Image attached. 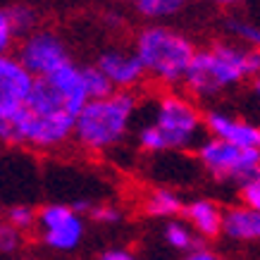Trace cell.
Masks as SVG:
<instances>
[{"label":"cell","mask_w":260,"mask_h":260,"mask_svg":"<svg viewBox=\"0 0 260 260\" xmlns=\"http://www.w3.org/2000/svg\"><path fill=\"white\" fill-rule=\"evenodd\" d=\"M162 237H165V241L172 248H177V251H198V248H203V239L198 237L196 232L191 229L189 222H179V220H170L165 224V229H162Z\"/></svg>","instance_id":"16"},{"label":"cell","mask_w":260,"mask_h":260,"mask_svg":"<svg viewBox=\"0 0 260 260\" xmlns=\"http://www.w3.org/2000/svg\"><path fill=\"white\" fill-rule=\"evenodd\" d=\"M10 15H12V24H15V31L19 36V41L39 29V12L31 5H26V3L10 5Z\"/></svg>","instance_id":"18"},{"label":"cell","mask_w":260,"mask_h":260,"mask_svg":"<svg viewBox=\"0 0 260 260\" xmlns=\"http://www.w3.org/2000/svg\"><path fill=\"white\" fill-rule=\"evenodd\" d=\"M153 115L148 122H141L136 129L139 148L160 155V153H186L193 150L208 139L205 129V110H201L193 98L177 91H165L153 103Z\"/></svg>","instance_id":"2"},{"label":"cell","mask_w":260,"mask_h":260,"mask_svg":"<svg viewBox=\"0 0 260 260\" xmlns=\"http://www.w3.org/2000/svg\"><path fill=\"white\" fill-rule=\"evenodd\" d=\"M258 79H260V74H258Z\"/></svg>","instance_id":"30"},{"label":"cell","mask_w":260,"mask_h":260,"mask_svg":"<svg viewBox=\"0 0 260 260\" xmlns=\"http://www.w3.org/2000/svg\"><path fill=\"white\" fill-rule=\"evenodd\" d=\"M253 95H255V98H258V103H260V79L253 81Z\"/></svg>","instance_id":"29"},{"label":"cell","mask_w":260,"mask_h":260,"mask_svg":"<svg viewBox=\"0 0 260 260\" xmlns=\"http://www.w3.org/2000/svg\"><path fill=\"white\" fill-rule=\"evenodd\" d=\"M184 217L201 239L220 237L222 227H224V210L210 198H196V201L186 203Z\"/></svg>","instance_id":"12"},{"label":"cell","mask_w":260,"mask_h":260,"mask_svg":"<svg viewBox=\"0 0 260 260\" xmlns=\"http://www.w3.org/2000/svg\"><path fill=\"white\" fill-rule=\"evenodd\" d=\"M36 77L17 55H0V122L15 119L26 108Z\"/></svg>","instance_id":"9"},{"label":"cell","mask_w":260,"mask_h":260,"mask_svg":"<svg viewBox=\"0 0 260 260\" xmlns=\"http://www.w3.org/2000/svg\"><path fill=\"white\" fill-rule=\"evenodd\" d=\"M22 146L31 150H57L74 139L77 115L50 79H36L29 103L15 117Z\"/></svg>","instance_id":"3"},{"label":"cell","mask_w":260,"mask_h":260,"mask_svg":"<svg viewBox=\"0 0 260 260\" xmlns=\"http://www.w3.org/2000/svg\"><path fill=\"white\" fill-rule=\"evenodd\" d=\"M224 29L232 36V41H237L246 48H253L260 53V26L253 22H246V19H239V17H227L224 19Z\"/></svg>","instance_id":"17"},{"label":"cell","mask_w":260,"mask_h":260,"mask_svg":"<svg viewBox=\"0 0 260 260\" xmlns=\"http://www.w3.org/2000/svg\"><path fill=\"white\" fill-rule=\"evenodd\" d=\"M239 198H241V205L260 213V177L248 181V184H244V186L239 189Z\"/></svg>","instance_id":"23"},{"label":"cell","mask_w":260,"mask_h":260,"mask_svg":"<svg viewBox=\"0 0 260 260\" xmlns=\"http://www.w3.org/2000/svg\"><path fill=\"white\" fill-rule=\"evenodd\" d=\"M260 74V53L237 41H213L198 48L184 77V93L201 103L217 101L227 91L255 81Z\"/></svg>","instance_id":"1"},{"label":"cell","mask_w":260,"mask_h":260,"mask_svg":"<svg viewBox=\"0 0 260 260\" xmlns=\"http://www.w3.org/2000/svg\"><path fill=\"white\" fill-rule=\"evenodd\" d=\"M184 208L186 203L181 201V196L172 189H153L143 203V210L150 215V217H167L172 220L174 215H184Z\"/></svg>","instance_id":"14"},{"label":"cell","mask_w":260,"mask_h":260,"mask_svg":"<svg viewBox=\"0 0 260 260\" xmlns=\"http://www.w3.org/2000/svg\"><path fill=\"white\" fill-rule=\"evenodd\" d=\"M124 3H132L141 17L160 24L162 19L179 15L181 10L186 8L189 0H124Z\"/></svg>","instance_id":"15"},{"label":"cell","mask_w":260,"mask_h":260,"mask_svg":"<svg viewBox=\"0 0 260 260\" xmlns=\"http://www.w3.org/2000/svg\"><path fill=\"white\" fill-rule=\"evenodd\" d=\"M17 60L31 72L36 79L50 77L53 72L62 70L64 64L72 62L70 50L60 39V34L53 29H36L17 46Z\"/></svg>","instance_id":"7"},{"label":"cell","mask_w":260,"mask_h":260,"mask_svg":"<svg viewBox=\"0 0 260 260\" xmlns=\"http://www.w3.org/2000/svg\"><path fill=\"white\" fill-rule=\"evenodd\" d=\"M22 246V234L8 222H0V253H17Z\"/></svg>","instance_id":"22"},{"label":"cell","mask_w":260,"mask_h":260,"mask_svg":"<svg viewBox=\"0 0 260 260\" xmlns=\"http://www.w3.org/2000/svg\"><path fill=\"white\" fill-rule=\"evenodd\" d=\"M41 239L48 248L60 253H70L84 239V220L72 210V205L48 203L39 210Z\"/></svg>","instance_id":"8"},{"label":"cell","mask_w":260,"mask_h":260,"mask_svg":"<svg viewBox=\"0 0 260 260\" xmlns=\"http://www.w3.org/2000/svg\"><path fill=\"white\" fill-rule=\"evenodd\" d=\"M201 3H208V5H215V8H237L244 0H201Z\"/></svg>","instance_id":"28"},{"label":"cell","mask_w":260,"mask_h":260,"mask_svg":"<svg viewBox=\"0 0 260 260\" xmlns=\"http://www.w3.org/2000/svg\"><path fill=\"white\" fill-rule=\"evenodd\" d=\"M101 260H136L134 253L126 248H108L101 253Z\"/></svg>","instance_id":"26"},{"label":"cell","mask_w":260,"mask_h":260,"mask_svg":"<svg viewBox=\"0 0 260 260\" xmlns=\"http://www.w3.org/2000/svg\"><path fill=\"white\" fill-rule=\"evenodd\" d=\"M184 260H220V258H217L213 251H208V248H198V251L186 253Z\"/></svg>","instance_id":"27"},{"label":"cell","mask_w":260,"mask_h":260,"mask_svg":"<svg viewBox=\"0 0 260 260\" xmlns=\"http://www.w3.org/2000/svg\"><path fill=\"white\" fill-rule=\"evenodd\" d=\"M258 153H260V150H258Z\"/></svg>","instance_id":"31"},{"label":"cell","mask_w":260,"mask_h":260,"mask_svg":"<svg viewBox=\"0 0 260 260\" xmlns=\"http://www.w3.org/2000/svg\"><path fill=\"white\" fill-rule=\"evenodd\" d=\"M196 160L215 181L237 184L239 189L260 177V153L208 136L196 150Z\"/></svg>","instance_id":"6"},{"label":"cell","mask_w":260,"mask_h":260,"mask_svg":"<svg viewBox=\"0 0 260 260\" xmlns=\"http://www.w3.org/2000/svg\"><path fill=\"white\" fill-rule=\"evenodd\" d=\"M95 67L110 79L115 91H134L146 81V70L134 48H105L95 57Z\"/></svg>","instance_id":"11"},{"label":"cell","mask_w":260,"mask_h":260,"mask_svg":"<svg viewBox=\"0 0 260 260\" xmlns=\"http://www.w3.org/2000/svg\"><path fill=\"white\" fill-rule=\"evenodd\" d=\"M0 146H5V148H19L22 146V134L17 129L15 119L0 122Z\"/></svg>","instance_id":"25"},{"label":"cell","mask_w":260,"mask_h":260,"mask_svg":"<svg viewBox=\"0 0 260 260\" xmlns=\"http://www.w3.org/2000/svg\"><path fill=\"white\" fill-rule=\"evenodd\" d=\"M5 222L22 234V232L34 229V224H39V213L34 210L31 205H12V208H8Z\"/></svg>","instance_id":"20"},{"label":"cell","mask_w":260,"mask_h":260,"mask_svg":"<svg viewBox=\"0 0 260 260\" xmlns=\"http://www.w3.org/2000/svg\"><path fill=\"white\" fill-rule=\"evenodd\" d=\"M17 39L19 36L15 31L10 8H0V55H10V50L15 48Z\"/></svg>","instance_id":"21"},{"label":"cell","mask_w":260,"mask_h":260,"mask_svg":"<svg viewBox=\"0 0 260 260\" xmlns=\"http://www.w3.org/2000/svg\"><path fill=\"white\" fill-rule=\"evenodd\" d=\"M222 234L234 241H258L260 239V213L246 205H232L224 210Z\"/></svg>","instance_id":"13"},{"label":"cell","mask_w":260,"mask_h":260,"mask_svg":"<svg viewBox=\"0 0 260 260\" xmlns=\"http://www.w3.org/2000/svg\"><path fill=\"white\" fill-rule=\"evenodd\" d=\"M88 217L95 222H101V224H117V222L122 220V213H119L117 205L103 203V205H93V210H91Z\"/></svg>","instance_id":"24"},{"label":"cell","mask_w":260,"mask_h":260,"mask_svg":"<svg viewBox=\"0 0 260 260\" xmlns=\"http://www.w3.org/2000/svg\"><path fill=\"white\" fill-rule=\"evenodd\" d=\"M139 112L134 91H115L108 98L88 101L74 126V141L88 153H108L129 136Z\"/></svg>","instance_id":"5"},{"label":"cell","mask_w":260,"mask_h":260,"mask_svg":"<svg viewBox=\"0 0 260 260\" xmlns=\"http://www.w3.org/2000/svg\"><path fill=\"white\" fill-rule=\"evenodd\" d=\"M81 72H84V84H86V93L91 101L108 98V95L115 93V86L110 84V79H108L95 64H84Z\"/></svg>","instance_id":"19"},{"label":"cell","mask_w":260,"mask_h":260,"mask_svg":"<svg viewBox=\"0 0 260 260\" xmlns=\"http://www.w3.org/2000/svg\"><path fill=\"white\" fill-rule=\"evenodd\" d=\"M205 129H208V136L213 139H220L246 150H260V124L253 119L232 115L222 108H208Z\"/></svg>","instance_id":"10"},{"label":"cell","mask_w":260,"mask_h":260,"mask_svg":"<svg viewBox=\"0 0 260 260\" xmlns=\"http://www.w3.org/2000/svg\"><path fill=\"white\" fill-rule=\"evenodd\" d=\"M134 53L146 70V79L162 88H177L184 84L198 48L196 43L167 24H148L134 39Z\"/></svg>","instance_id":"4"}]
</instances>
